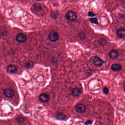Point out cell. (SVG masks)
Listing matches in <instances>:
<instances>
[{"instance_id": "obj_1", "label": "cell", "mask_w": 125, "mask_h": 125, "mask_svg": "<svg viewBox=\"0 0 125 125\" xmlns=\"http://www.w3.org/2000/svg\"><path fill=\"white\" fill-rule=\"evenodd\" d=\"M49 39L51 42H54L58 41L59 39V35L56 32H52L49 34Z\"/></svg>"}, {"instance_id": "obj_2", "label": "cell", "mask_w": 125, "mask_h": 125, "mask_svg": "<svg viewBox=\"0 0 125 125\" xmlns=\"http://www.w3.org/2000/svg\"><path fill=\"white\" fill-rule=\"evenodd\" d=\"M65 17L67 20L70 21H74L77 18L75 13L73 11H70L68 12L65 14Z\"/></svg>"}, {"instance_id": "obj_3", "label": "cell", "mask_w": 125, "mask_h": 125, "mask_svg": "<svg viewBox=\"0 0 125 125\" xmlns=\"http://www.w3.org/2000/svg\"><path fill=\"white\" fill-rule=\"evenodd\" d=\"M27 39L26 35L24 33H19L16 37V40L20 43H24Z\"/></svg>"}, {"instance_id": "obj_4", "label": "cell", "mask_w": 125, "mask_h": 125, "mask_svg": "<svg viewBox=\"0 0 125 125\" xmlns=\"http://www.w3.org/2000/svg\"><path fill=\"white\" fill-rule=\"evenodd\" d=\"M104 61L99 58L98 57L95 56L93 60V63L97 66H101L104 64Z\"/></svg>"}, {"instance_id": "obj_5", "label": "cell", "mask_w": 125, "mask_h": 125, "mask_svg": "<svg viewBox=\"0 0 125 125\" xmlns=\"http://www.w3.org/2000/svg\"><path fill=\"white\" fill-rule=\"evenodd\" d=\"M75 108L76 112L79 113H83L86 110V106L82 104H78L76 105Z\"/></svg>"}, {"instance_id": "obj_6", "label": "cell", "mask_w": 125, "mask_h": 125, "mask_svg": "<svg viewBox=\"0 0 125 125\" xmlns=\"http://www.w3.org/2000/svg\"><path fill=\"white\" fill-rule=\"evenodd\" d=\"M39 100L42 102H46L50 100L49 95L46 93L42 94L39 96Z\"/></svg>"}, {"instance_id": "obj_7", "label": "cell", "mask_w": 125, "mask_h": 125, "mask_svg": "<svg viewBox=\"0 0 125 125\" xmlns=\"http://www.w3.org/2000/svg\"><path fill=\"white\" fill-rule=\"evenodd\" d=\"M4 94L7 97L10 98L14 95V91L13 90L10 89H7L4 90Z\"/></svg>"}, {"instance_id": "obj_8", "label": "cell", "mask_w": 125, "mask_h": 125, "mask_svg": "<svg viewBox=\"0 0 125 125\" xmlns=\"http://www.w3.org/2000/svg\"><path fill=\"white\" fill-rule=\"evenodd\" d=\"M17 70V68L14 65H10L8 66L7 68V71L9 73H15Z\"/></svg>"}, {"instance_id": "obj_9", "label": "cell", "mask_w": 125, "mask_h": 125, "mask_svg": "<svg viewBox=\"0 0 125 125\" xmlns=\"http://www.w3.org/2000/svg\"><path fill=\"white\" fill-rule=\"evenodd\" d=\"M117 35L120 39H124L125 38V29H120L117 30L116 33Z\"/></svg>"}, {"instance_id": "obj_10", "label": "cell", "mask_w": 125, "mask_h": 125, "mask_svg": "<svg viewBox=\"0 0 125 125\" xmlns=\"http://www.w3.org/2000/svg\"><path fill=\"white\" fill-rule=\"evenodd\" d=\"M72 95L74 97H79L81 94V91L79 88L75 87L71 90Z\"/></svg>"}, {"instance_id": "obj_11", "label": "cell", "mask_w": 125, "mask_h": 125, "mask_svg": "<svg viewBox=\"0 0 125 125\" xmlns=\"http://www.w3.org/2000/svg\"><path fill=\"white\" fill-rule=\"evenodd\" d=\"M119 55V54L118 52L115 50H111L109 54V57L112 59H115L117 58Z\"/></svg>"}, {"instance_id": "obj_12", "label": "cell", "mask_w": 125, "mask_h": 125, "mask_svg": "<svg viewBox=\"0 0 125 125\" xmlns=\"http://www.w3.org/2000/svg\"><path fill=\"white\" fill-rule=\"evenodd\" d=\"M111 69L114 71H119L121 69V66L119 64H113L111 66Z\"/></svg>"}, {"instance_id": "obj_13", "label": "cell", "mask_w": 125, "mask_h": 125, "mask_svg": "<svg viewBox=\"0 0 125 125\" xmlns=\"http://www.w3.org/2000/svg\"><path fill=\"white\" fill-rule=\"evenodd\" d=\"M41 6L39 3H35L33 6V11L35 12H39L42 10Z\"/></svg>"}, {"instance_id": "obj_14", "label": "cell", "mask_w": 125, "mask_h": 125, "mask_svg": "<svg viewBox=\"0 0 125 125\" xmlns=\"http://www.w3.org/2000/svg\"><path fill=\"white\" fill-rule=\"evenodd\" d=\"M56 118L59 120H63L65 119V115L64 113L62 112H58L56 114Z\"/></svg>"}, {"instance_id": "obj_15", "label": "cell", "mask_w": 125, "mask_h": 125, "mask_svg": "<svg viewBox=\"0 0 125 125\" xmlns=\"http://www.w3.org/2000/svg\"><path fill=\"white\" fill-rule=\"evenodd\" d=\"M34 66V63L32 61H28L25 64V67L27 69H31Z\"/></svg>"}, {"instance_id": "obj_16", "label": "cell", "mask_w": 125, "mask_h": 125, "mask_svg": "<svg viewBox=\"0 0 125 125\" xmlns=\"http://www.w3.org/2000/svg\"><path fill=\"white\" fill-rule=\"evenodd\" d=\"M16 120L18 123H23V122H24L25 121V119L24 117H23L19 116L16 118Z\"/></svg>"}, {"instance_id": "obj_17", "label": "cell", "mask_w": 125, "mask_h": 125, "mask_svg": "<svg viewBox=\"0 0 125 125\" xmlns=\"http://www.w3.org/2000/svg\"><path fill=\"white\" fill-rule=\"evenodd\" d=\"M90 21L91 23L95 24L98 25V22L96 18H91L90 19Z\"/></svg>"}, {"instance_id": "obj_18", "label": "cell", "mask_w": 125, "mask_h": 125, "mask_svg": "<svg viewBox=\"0 0 125 125\" xmlns=\"http://www.w3.org/2000/svg\"><path fill=\"white\" fill-rule=\"evenodd\" d=\"M103 93L105 95H108L109 93V90L107 87H105L103 88Z\"/></svg>"}, {"instance_id": "obj_19", "label": "cell", "mask_w": 125, "mask_h": 125, "mask_svg": "<svg viewBox=\"0 0 125 125\" xmlns=\"http://www.w3.org/2000/svg\"><path fill=\"white\" fill-rule=\"evenodd\" d=\"M92 123V121L90 120H87L86 122H85V124L86 125H90Z\"/></svg>"}, {"instance_id": "obj_20", "label": "cell", "mask_w": 125, "mask_h": 125, "mask_svg": "<svg viewBox=\"0 0 125 125\" xmlns=\"http://www.w3.org/2000/svg\"><path fill=\"white\" fill-rule=\"evenodd\" d=\"M88 15L91 17H95V15L92 12H89L88 13Z\"/></svg>"}, {"instance_id": "obj_21", "label": "cell", "mask_w": 125, "mask_h": 125, "mask_svg": "<svg viewBox=\"0 0 125 125\" xmlns=\"http://www.w3.org/2000/svg\"></svg>"}]
</instances>
